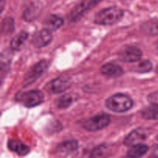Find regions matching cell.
<instances>
[{"label": "cell", "instance_id": "cell-9", "mask_svg": "<svg viewBox=\"0 0 158 158\" xmlns=\"http://www.w3.org/2000/svg\"><path fill=\"white\" fill-rule=\"evenodd\" d=\"M52 39V37L50 31L44 29L39 31L34 35L32 38V43L37 48L45 47L51 43Z\"/></svg>", "mask_w": 158, "mask_h": 158}, {"label": "cell", "instance_id": "cell-19", "mask_svg": "<svg viewBox=\"0 0 158 158\" xmlns=\"http://www.w3.org/2000/svg\"><path fill=\"white\" fill-rule=\"evenodd\" d=\"M28 38V33L26 32H21L15 35L11 41V48L14 50H19L24 45L25 42Z\"/></svg>", "mask_w": 158, "mask_h": 158}, {"label": "cell", "instance_id": "cell-1", "mask_svg": "<svg viewBox=\"0 0 158 158\" xmlns=\"http://www.w3.org/2000/svg\"><path fill=\"white\" fill-rule=\"evenodd\" d=\"M123 11L117 6L108 7L97 12L94 22L99 25L110 26L120 21L123 18Z\"/></svg>", "mask_w": 158, "mask_h": 158}, {"label": "cell", "instance_id": "cell-25", "mask_svg": "<svg viewBox=\"0 0 158 158\" xmlns=\"http://www.w3.org/2000/svg\"><path fill=\"white\" fill-rule=\"evenodd\" d=\"M156 46H157V48L158 49V40L157 42H156Z\"/></svg>", "mask_w": 158, "mask_h": 158}, {"label": "cell", "instance_id": "cell-6", "mask_svg": "<svg viewBox=\"0 0 158 158\" xmlns=\"http://www.w3.org/2000/svg\"><path fill=\"white\" fill-rule=\"evenodd\" d=\"M102 1L103 0H83L71 11L69 19L73 22L79 21L86 12L95 7Z\"/></svg>", "mask_w": 158, "mask_h": 158}, {"label": "cell", "instance_id": "cell-14", "mask_svg": "<svg viewBox=\"0 0 158 158\" xmlns=\"http://www.w3.org/2000/svg\"><path fill=\"white\" fill-rule=\"evenodd\" d=\"M149 147L146 144L139 143V144L131 146L127 151L128 158H140L148 153Z\"/></svg>", "mask_w": 158, "mask_h": 158}, {"label": "cell", "instance_id": "cell-12", "mask_svg": "<svg viewBox=\"0 0 158 158\" xmlns=\"http://www.w3.org/2000/svg\"><path fill=\"white\" fill-rule=\"evenodd\" d=\"M102 73L106 77H117L123 75V70L120 66L115 63H109L103 65L100 69Z\"/></svg>", "mask_w": 158, "mask_h": 158}, {"label": "cell", "instance_id": "cell-13", "mask_svg": "<svg viewBox=\"0 0 158 158\" xmlns=\"http://www.w3.org/2000/svg\"><path fill=\"white\" fill-rule=\"evenodd\" d=\"M112 148L107 144H101L96 147L91 152L90 158H107L111 155Z\"/></svg>", "mask_w": 158, "mask_h": 158}, {"label": "cell", "instance_id": "cell-27", "mask_svg": "<svg viewBox=\"0 0 158 158\" xmlns=\"http://www.w3.org/2000/svg\"><path fill=\"white\" fill-rule=\"evenodd\" d=\"M157 140H158V135H157Z\"/></svg>", "mask_w": 158, "mask_h": 158}, {"label": "cell", "instance_id": "cell-10", "mask_svg": "<svg viewBox=\"0 0 158 158\" xmlns=\"http://www.w3.org/2000/svg\"><path fill=\"white\" fill-rule=\"evenodd\" d=\"M147 138L145 131L142 129H135L131 131L123 140V143L127 146H134V145L141 143L142 141Z\"/></svg>", "mask_w": 158, "mask_h": 158}, {"label": "cell", "instance_id": "cell-8", "mask_svg": "<svg viewBox=\"0 0 158 158\" xmlns=\"http://www.w3.org/2000/svg\"><path fill=\"white\" fill-rule=\"evenodd\" d=\"M119 57L125 63H135L140 60L142 57V52L137 46H127L119 52Z\"/></svg>", "mask_w": 158, "mask_h": 158}, {"label": "cell", "instance_id": "cell-16", "mask_svg": "<svg viewBox=\"0 0 158 158\" xmlns=\"http://www.w3.org/2000/svg\"><path fill=\"white\" fill-rule=\"evenodd\" d=\"M141 31L148 35H158V20L151 19L146 22L141 26Z\"/></svg>", "mask_w": 158, "mask_h": 158}, {"label": "cell", "instance_id": "cell-21", "mask_svg": "<svg viewBox=\"0 0 158 158\" xmlns=\"http://www.w3.org/2000/svg\"><path fill=\"white\" fill-rule=\"evenodd\" d=\"M73 101V97L69 94H66L60 97L56 102V104L57 107L60 109H66L72 104Z\"/></svg>", "mask_w": 158, "mask_h": 158}, {"label": "cell", "instance_id": "cell-24", "mask_svg": "<svg viewBox=\"0 0 158 158\" xmlns=\"http://www.w3.org/2000/svg\"><path fill=\"white\" fill-rule=\"evenodd\" d=\"M151 157L153 158H158V145L154 148V151H153L152 154H151Z\"/></svg>", "mask_w": 158, "mask_h": 158}, {"label": "cell", "instance_id": "cell-5", "mask_svg": "<svg viewBox=\"0 0 158 158\" xmlns=\"http://www.w3.org/2000/svg\"><path fill=\"white\" fill-rule=\"evenodd\" d=\"M110 123V117L105 114H98L83 123V127L84 129L89 131H97L106 127Z\"/></svg>", "mask_w": 158, "mask_h": 158}, {"label": "cell", "instance_id": "cell-4", "mask_svg": "<svg viewBox=\"0 0 158 158\" xmlns=\"http://www.w3.org/2000/svg\"><path fill=\"white\" fill-rule=\"evenodd\" d=\"M16 100L26 107H34L44 100L43 93L39 90H31L18 94Z\"/></svg>", "mask_w": 158, "mask_h": 158}, {"label": "cell", "instance_id": "cell-18", "mask_svg": "<svg viewBox=\"0 0 158 158\" xmlns=\"http://www.w3.org/2000/svg\"><path fill=\"white\" fill-rule=\"evenodd\" d=\"M77 148H78V142L77 140H67L58 145L57 152L60 154H69L77 150Z\"/></svg>", "mask_w": 158, "mask_h": 158}, {"label": "cell", "instance_id": "cell-2", "mask_svg": "<svg viewBox=\"0 0 158 158\" xmlns=\"http://www.w3.org/2000/svg\"><path fill=\"white\" fill-rule=\"evenodd\" d=\"M106 106L113 112L123 113L131 109L134 102L131 97L123 94H117L106 100Z\"/></svg>", "mask_w": 158, "mask_h": 158}, {"label": "cell", "instance_id": "cell-15", "mask_svg": "<svg viewBox=\"0 0 158 158\" xmlns=\"http://www.w3.org/2000/svg\"><path fill=\"white\" fill-rule=\"evenodd\" d=\"M63 24V19L56 15H52L47 18L45 22L46 29L49 31H55L60 29Z\"/></svg>", "mask_w": 158, "mask_h": 158}, {"label": "cell", "instance_id": "cell-7", "mask_svg": "<svg viewBox=\"0 0 158 158\" xmlns=\"http://www.w3.org/2000/svg\"><path fill=\"white\" fill-rule=\"evenodd\" d=\"M70 80L66 77H58L49 82L45 86V90L49 94H56L64 92L70 87Z\"/></svg>", "mask_w": 158, "mask_h": 158}, {"label": "cell", "instance_id": "cell-20", "mask_svg": "<svg viewBox=\"0 0 158 158\" xmlns=\"http://www.w3.org/2000/svg\"><path fill=\"white\" fill-rule=\"evenodd\" d=\"M134 67V70L135 72L144 73H148L152 70L153 64L150 60H143V61L139 62Z\"/></svg>", "mask_w": 158, "mask_h": 158}, {"label": "cell", "instance_id": "cell-3", "mask_svg": "<svg viewBox=\"0 0 158 158\" xmlns=\"http://www.w3.org/2000/svg\"><path fill=\"white\" fill-rule=\"evenodd\" d=\"M49 63L46 60H40L29 69L23 79V86H28L36 81L47 69Z\"/></svg>", "mask_w": 158, "mask_h": 158}, {"label": "cell", "instance_id": "cell-17", "mask_svg": "<svg viewBox=\"0 0 158 158\" xmlns=\"http://www.w3.org/2000/svg\"><path fill=\"white\" fill-rule=\"evenodd\" d=\"M142 117L145 120H158V103L151 104L144 108L141 113Z\"/></svg>", "mask_w": 158, "mask_h": 158}, {"label": "cell", "instance_id": "cell-22", "mask_svg": "<svg viewBox=\"0 0 158 158\" xmlns=\"http://www.w3.org/2000/svg\"><path fill=\"white\" fill-rule=\"evenodd\" d=\"M2 34L8 35L11 33L14 29V20L11 17H8L3 19L2 23Z\"/></svg>", "mask_w": 158, "mask_h": 158}, {"label": "cell", "instance_id": "cell-11", "mask_svg": "<svg viewBox=\"0 0 158 158\" xmlns=\"http://www.w3.org/2000/svg\"><path fill=\"white\" fill-rule=\"evenodd\" d=\"M8 148L19 156H26L30 152V148L20 140H9L8 142Z\"/></svg>", "mask_w": 158, "mask_h": 158}, {"label": "cell", "instance_id": "cell-26", "mask_svg": "<svg viewBox=\"0 0 158 158\" xmlns=\"http://www.w3.org/2000/svg\"><path fill=\"white\" fill-rule=\"evenodd\" d=\"M156 72H157L158 73V65L157 66V68H156Z\"/></svg>", "mask_w": 158, "mask_h": 158}, {"label": "cell", "instance_id": "cell-23", "mask_svg": "<svg viewBox=\"0 0 158 158\" xmlns=\"http://www.w3.org/2000/svg\"><path fill=\"white\" fill-rule=\"evenodd\" d=\"M37 15V8L36 7H30L26 10L24 12V19L27 21H32L35 19Z\"/></svg>", "mask_w": 158, "mask_h": 158}]
</instances>
